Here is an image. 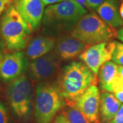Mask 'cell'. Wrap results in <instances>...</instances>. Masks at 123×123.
Segmentation results:
<instances>
[{
  "label": "cell",
  "mask_w": 123,
  "mask_h": 123,
  "mask_svg": "<svg viewBox=\"0 0 123 123\" xmlns=\"http://www.w3.org/2000/svg\"><path fill=\"white\" fill-rule=\"evenodd\" d=\"M114 96L120 103H123V90L117 93H115Z\"/></svg>",
  "instance_id": "obj_27"
},
{
  "label": "cell",
  "mask_w": 123,
  "mask_h": 123,
  "mask_svg": "<svg viewBox=\"0 0 123 123\" xmlns=\"http://www.w3.org/2000/svg\"><path fill=\"white\" fill-rule=\"evenodd\" d=\"M116 37L121 42L123 43V26L121 27L118 30L116 31Z\"/></svg>",
  "instance_id": "obj_26"
},
{
  "label": "cell",
  "mask_w": 123,
  "mask_h": 123,
  "mask_svg": "<svg viewBox=\"0 0 123 123\" xmlns=\"http://www.w3.org/2000/svg\"><path fill=\"white\" fill-rule=\"evenodd\" d=\"M123 90V77L118 73L116 75L107 90L108 92L117 93Z\"/></svg>",
  "instance_id": "obj_19"
},
{
  "label": "cell",
  "mask_w": 123,
  "mask_h": 123,
  "mask_svg": "<svg viewBox=\"0 0 123 123\" xmlns=\"http://www.w3.org/2000/svg\"><path fill=\"white\" fill-rule=\"evenodd\" d=\"M65 105L57 86L40 83L36 92L34 118L36 123H51L57 113Z\"/></svg>",
  "instance_id": "obj_4"
},
{
  "label": "cell",
  "mask_w": 123,
  "mask_h": 123,
  "mask_svg": "<svg viewBox=\"0 0 123 123\" xmlns=\"http://www.w3.org/2000/svg\"><path fill=\"white\" fill-rule=\"evenodd\" d=\"M110 123H123V105L119 108L114 118Z\"/></svg>",
  "instance_id": "obj_21"
},
{
  "label": "cell",
  "mask_w": 123,
  "mask_h": 123,
  "mask_svg": "<svg viewBox=\"0 0 123 123\" xmlns=\"http://www.w3.org/2000/svg\"><path fill=\"white\" fill-rule=\"evenodd\" d=\"M0 123H8V116L5 106L0 103Z\"/></svg>",
  "instance_id": "obj_20"
},
{
  "label": "cell",
  "mask_w": 123,
  "mask_h": 123,
  "mask_svg": "<svg viewBox=\"0 0 123 123\" xmlns=\"http://www.w3.org/2000/svg\"><path fill=\"white\" fill-rule=\"evenodd\" d=\"M99 17L112 28L123 26V20L119 12V1L105 0L97 9Z\"/></svg>",
  "instance_id": "obj_13"
},
{
  "label": "cell",
  "mask_w": 123,
  "mask_h": 123,
  "mask_svg": "<svg viewBox=\"0 0 123 123\" xmlns=\"http://www.w3.org/2000/svg\"><path fill=\"white\" fill-rule=\"evenodd\" d=\"M121 103L108 92H103L100 96L99 119L101 123H110L120 107Z\"/></svg>",
  "instance_id": "obj_14"
},
{
  "label": "cell",
  "mask_w": 123,
  "mask_h": 123,
  "mask_svg": "<svg viewBox=\"0 0 123 123\" xmlns=\"http://www.w3.org/2000/svg\"><path fill=\"white\" fill-rule=\"evenodd\" d=\"M32 30L11 5L0 19V34L6 47L12 51H19L26 46Z\"/></svg>",
  "instance_id": "obj_2"
},
{
  "label": "cell",
  "mask_w": 123,
  "mask_h": 123,
  "mask_svg": "<svg viewBox=\"0 0 123 123\" xmlns=\"http://www.w3.org/2000/svg\"><path fill=\"white\" fill-rule=\"evenodd\" d=\"M70 36L90 45L110 42L116 31L94 12L84 14L73 27Z\"/></svg>",
  "instance_id": "obj_3"
},
{
  "label": "cell",
  "mask_w": 123,
  "mask_h": 123,
  "mask_svg": "<svg viewBox=\"0 0 123 123\" xmlns=\"http://www.w3.org/2000/svg\"><path fill=\"white\" fill-rule=\"evenodd\" d=\"M88 10L74 0H64L44 10L43 23L48 27H69L75 25Z\"/></svg>",
  "instance_id": "obj_5"
},
{
  "label": "cell",
  "mask_w": 123,
  "mask_h": 123,
  "mask_svg": "<svg viewBox=\"0 0 123 123\" xmlns=\"http://www.w3.org/2000/svg\"><path fill=\"white\" fill-rule=\"evenodd\" d=\"M55 44V39L49 36H38L29 43L26 55L29 59L34 60L51 51Z\"/></svg>",
  "instance_id": "obj_15"
},
{
  "label": "cell",
  "mask_w": 123,
  "mask_h": 123,
  "mask_svg": "<svg viewBox=\"0 0 123 123\" xmlns=\"http://www.w3.org/2000/svg\"><path fill=\"white\" fill-rule=\"evenodd\" d=\"M75 1H77V3H79V4H81V6H83L85 8H88L90 9L89 6H88V3H87V1L86 0H74Z\"/></svg>",
  "instance_id": "obj_28"
},
{
  "label": "cell",
  "mask_w": 123,
  "mask_h": 123,
  "mask_svg": "<svg viewBox=\"0 0 123 123\" xmlns=\"http://www.w3.org/2000/svg\"><path fill=\"white\" fill-rule=\"evenodd\" d=\"M118 66L116 63L108 61L100 68L98 73V81L103 92H107L110 84L118 73Z\"/></svg>",
  "instance_id": "obj_16"
},
{
  "label": "cell",
  "mask_w": 123,
  "mask_h": 123,
  "mask_svg": "<svg viewBox=\"0 0 123 123\" xmlns=\"http://www.w3.org/2000/svg\"><path fill=\"white\" fill-rule=\"evenodd\" d=\"M97 83V76L85 64L73 62L63 68L57 87L64 100L74 101L90 86H96Z\"/></svg>",
  "instance_id": "obj_1"
},
{
  "label": "cell",
  "mask_w": 123,
  "mask_h": 123,
  "mask_svg": "<svg viewBox=\"0 0 123 123\" xmlns=\"http://www.w3.org/2000/svg\"><path fill=\"white\" fill-rule=\"evenodd\" d=\"M90 46L91 45L86 44L71 36H66L57 40L55 52L62 60H69L79 56V55Z\"/></svg>",
  "instance_id": "obj_12"
},
{
  "label": "cell",
  "mask_w": 123,
  "mask_h": 123,
  "mask_svg": "<svg viewBox=\"0 0 123 123\" xmlns=\"http://www.w3.org/2000/svg\"><path fill=\"white\" fill-rule=\"evenodd\" d=\"M113 62L123 66V44L115 41V46L111 55V59Z\"/></svg>",
  "instance_id": "obj_18"
},
{
  "label": "cell",
  "mask_w": 123,
  "mask_h": 123,
  "mask_svg": "<svg viewBox=\"0 0 123 123\" xmlns=\"http://www.w3.org/2000/svg\"><path fill=\"white\" fill-rule=\"evenodd\" d=\"M52 123H70L66 117L63 115H58L53 120Z\"/></svg>",
  "instance_id": "obj_24"
},
{
  "label": "cell",
  "mask_w": 123,
  "mask_h": 123,
  "mask_svg": "<svg viewBox=\"0 0 123 123\" xmlns=\"http://www.w3.org/2000/svg\"><path fill=\"white\" fill-rule=\"evenodd\" d=\"M115 41H110L90 46L79 57L94 75L97 76L102 65L111 59Z\"/></svg>",
  "instance_id": "obj_7"
},
{
  "label": "cell",
  "mask_w": 123,
  "mask_h": 123,
  "mask_svg": "<svg viewBox=\"0 0 123 123\" xmlns=\"http://www.w3.org/2000/svg\"><path fill=\"white\" fill-rule=\"evenodd\" d=\"M10 105L18 118L27 120L32 110V87L29 79L22 75L11 81L8 86Z\"/></svg>",
  "instance_id": "obj_6"
},
{
  "label": "cell",
  "mask_w": 123,
  "mask_h": 123,
  "mask_svg": "<svg viewBox=\"0 0 123 123\" xmlns=\"http://www.w3.org/2000/svg\"><path fill=\"white\" fill-rule=\"evenodd\" d=\"M119 12H120V17L123 18V2L122 3V4L120 7V9H119Z\"/></svg>",
  "instance_id": "obj_30"
},
{
  "label": "cell",
  "mask_w": 123,
  "mask_h": 123,
  "mask_svg": "<svg viewBox=\"0 0 123 123\" xmlns=\"http://www.w3.org/2000/svg\"><path fill=\"white\" fill-rule=\"evenodd\" d=\"M12 4V0H0V17Z\"/></svg>",
  "instance_id": "obj_22"
},
{
  "label": "cell",
  "mask_w": 123,
  "mask_h": 123,
  "mask_svg": "<svg viewBox=\"0 0 123 123\" xmlns=\"http://www.w3.org/2000/svg\"><path fill=\"white\" fill-rule=\"evenodd\" d=\"M27 66V61L23 53L14 51L0 58V78L11 81L23 75Z\"/></svg>",
  "instance_id": "obj_10"
},
{
  "label": "cell",
  "mask_w": 123,
  "mask_h": 123,
  "mask_svg": "<svg viewBox=\"0 0 123 123\" xmlns=\"http://www.w3.org/2000/svg\"><path fill=\"white\" fill-rule=\"evenodd\" d=\"M60 58L55 52H49L32 60L30 64V73L35 80L43 81L52 79L60 70Z\"/></svg>",
  "instance_id": "obj_8"
},
{
  "label": "cell",
  "mask_w": 123,
  "mask_h": 123,
  "mask_svg": "<svg viewBox=\"0 0 123 123\" xmlns=\"http://www.w3.org/2000/svg\"><path fill=\"white\" fill-rule=\"evenodd\" d=\"M100 92L97 86L92 85L75 101L76 107L92 123H101L99 119Z\"/></svg>",
  "instance_id": "obj_9"
},
{
  "label": "cell",
  "mask_w": 123,
  "mask_h": 123,
  "mask_svg": "<svg viewBox=\"0 0 123 123\" xmlns=\"http://www.w3.org/2000/svg\"><path fill=\"white\" fill-rule=\"evenodd\" d=\"M12 3L32 30L39 27L44 12V4L42 0H12Z\"/></svg>",
  "instance_id": "obj_11"
},
{
  "label": "cell",
  "mask_w": 123,
  "mask_h": 123,
  "mask_svg": "<svg viewBox=\"0 0 123 123\" xmlns=\"http://www.w3.org/2000/svg\"><path fill=\"white\" fill-rule=\"evenodd\" d=\"M44 5H53L60 3L64 0H42Z\"/></svg>",
  "instance_id": "obj_25"
},
{
  "label": "cell",
  "mask_w": 123,
  "mask_h": 123,
  "mask_svg": "<svg viewBox=\"0 0 123 123\" xmlns=\"http://www.w3.org/2000/svg\"><path fill=\"white\" fill-rule=\"evenodd\" d=\"M118 73L123 77V66H118Z\"/></svg>",
  "instance_id": "obj_29"
},
{
  "label": "cell",
  "mask_w": 123,
  "mask_h": 123,
  "mask_svg": "<svg viewBox=\"0 0 123 123\" xmlns=\"http://www.w3.org/2000/svg\"><path fill=\"white\" fill-rule=\"evenodd\" d=\"M65 105L62 109V115L64 116L70 123H90L87 118L76 107L75 101L64 100Z\"/></svg>",
  "instance_id": "obj_17"
},
{
  "label": "cell",
  "mask_w": 123,
  "mask_h": 123,
  "mask_svg": "<svg viewBox=\"0 0 123 123\" xmlns=\"http://www.w3.org/2000/svg\"><path fill=\"white\" fill-rule=\"evenodd\" d=\"M90 9H97L105 0H86Z\"/></svg>",
  "instance_id": "obj_23"
}]
</instances>
